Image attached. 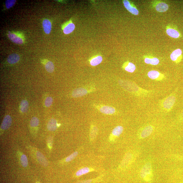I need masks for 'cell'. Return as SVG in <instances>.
I'll return each mask as SVG.
<instances>
[{"instance_id": "cell-1", "label": "cell", "mask_w": 183, "mask_h": 183, "mask_svg": "<svg viewBox=\"0 0 183 183\" xmlns=\"http://www.w3.org/2000/svg\"><path fill=\"white\" fill-rule=\"evenodd\" d=\"M119 84L123 88L135 96L145 97L152 94L153 91L142 88L133 82L121 80Z\"/></svg>"}, {"instance_id": "cell-2", "label": "cell", "mask_w": 183, "mask_h": 183, "mask_svg": "<svg viewBox=\"0 0 183 183\" xmlns=\"http://www.w3.org/2000/svg\"><path fill=\"white\" fill-rule=\"evenodd\" d=\"M176 100L175 95L172 94L162 101L160 104L161 107L163 110L169 112L174 107Z\"/></svg>"}, {"instance_id": "cell-3", "label": "cell", "mask_w": 183, "mask_h": 183, "mask_svg": "<svg viewBox=\"0 0 183 183\" xmlns=\"http://www.w3.org/2000/svg\"><path fill=\"white\" fill-rule=\"evenodd\" d=\"M140 176L145 181H149L152 180L153 173L151 163H147L143 167L140 172Z\"/></svg>"}, {"instance_id": "cell-4", "label": "cell", "mask_w": 183, "mask_h": 183, "mask_svg": "<svg viewBox=\"0 0 183 183\" xmlns=\"http://www.w3.org/2000/svg\"><path fill=\"white\" fill-rule=\"evenodd\" d=\"M7 35L12 42L17 44H22L25 42V38L23 34L18 32H10L9 31Z\"/></svg>"}, {"instance_id": "cell-5", "label": "cell", "mask_w": 183, "mask_h": 183, "mask_svg": "<svg viewBox=\"0 0 183 183\" xmlns=\"http://www.w3.org/2000/svg\"><path fill=\"white\" fill-rule=\"evenodd\" d=\"M147 75L150 79L157 81H163L166 78V77L163 74L156 70H151L148 72Z\"/></svg>"}, {"instance_id": "cell-6", "label": "cell", "mask_w": 183, "mask_h": 183, "mask_svg": "<svg viewBox=\"0 0 183 183\" xmlns=\"http://www.w3.org/2000/svg\"><path fill=\"white\" fill-rule=\"evenodd\" d=\"M166 33L169 36L174 38H179L181 36V34L175 26H167Z\"/></svg>"}, {"instance_id": "cell-7", "label": "cell", "mask_w": 183, "mask_h": 183, "mask_svg": "<svg viewBox=\"0 0 183 183\" xmlns=\"http://www.w3.org/2000/svg\"><path fill=\"white\" fill-rule=\"evenodd\" d=\"M182 58V52L180 49L175 50L170 55L171 60L177 64L181 62Z\"/></svg>"}, {"instance_id": "cell-8", "label": "cell", "mask_w": 183, "mask_h": 183, "mask_svg": "<svg viewBox=\"0 0 183 183\" xmlns=\"http://www.w3.org/2000/svg\"><path fill=\"white\" fill-rule=\"evenodd\" d=\"M123 3L124 7L132 14L135 15L139 14V12L134 5L127 0H124Z\"/></svg>"}, {"instance_id": "cell-9", "label": "cell", "mask_w": 183, "mask_h": 183, "mask_svg": "<svg viewBox=\"0 0 183 183\" xmlns=\"http://www.w3.org/2000/svg\"><path fill=\"white\" fill-rule=\"evenodd\" d=\"M154 130V127L151 125H148L146 126L142 130L140 136L142 139H145L152 134Z\"/></svg>"}, {"instance_id": "cell-10", "label": "cell", "mask_w": 183, "mask_h": 183, "mask_svg": "<svg viewBox=\"0 0 183 183\" xmlns=\"http://www.w3.org/2000/svg\"><path fill=\"white\" fill-rule=\"evenodd\" d=\"M75 28L74 24L70 21L66 23L63 26L62 29L63 32L65 34H68L73 32Z\"/></svg>"}, {"instance_id": "cell-11", "label": "cell", "mask_w": 183, "mask_h": 183, "mask_svg": "<svg viewBox=\"0 0 183 183\" xmlns=\"http://www.w3.org/2000/svg\"><path fill=\"white\" fill-rule=\"evenodd\" d=\"M155 7L156 10L160 12H165L169 9L168 5L163 2H158L156 4Z\"/></svg>"}, {"instance_id": "cell-12", "label": "cell", "mask_w": 183, "mask_h": 183, "mask_svg": "<svg viewBox=\"0 0 183 183\" xmlns=\"http://www.w3.org/2000/svg\"><path fill=\"white\" fill-rule=\"evenodd\" d=\"M88 93L87 90L83 88H78L74 90L72 93V96L74 98H78L84 96Z\"/></svg>"}, {"instance_id": "cell-13", "label": "cell", "mask_w": 183, "mask_h": 183, "mask_svg": "<svg viewBox=\"0 0 183 183\" xmlns=\"http://www.w3.org/2000/svg\"><path fill=\"white\" fill-rule=\"evenodd\" d=\"M12 118L9 115L5 116L1 126V129L6 130L9 128L12 124Z\"/></svg>"}, {"instance_id": "cell-14", "label": "cell", "mask_w": 183, "mask_h": 183, "mask_svg": "<svg viewBox=\"0 0 183 183\" xmlns=\"http://www.w3.org/2000/svg\"><path fill=\"white\" fill-rule=\"evenodd\" d=\"M36 155L37 160L41 165L44 166H48V161L41 153L37 151L36 152Z\"/></svg>"}, {"instance_id": "cell-15", "label": "cell", "mask_w": 183, "mask_h": 183, "mask_svg": "<svg viewBox=\"0 0 183 183\" xmlns=\"http://www.w3.org/2000/svg\"><path fill=\"white\" fill-rule=\"evenodd\" d=\"M144 62L147 64L156 66L160 63L158 58L151 56H146L145 57Z\"/></svg>"}, {"instance_id": "cell-16", "label": "cell", "mask_w": 183, "mask_h": 183, "mask_svg": "<svg viewBox=\"0 0 183 183\" xmlns=\"http://www.w3.org/2000/svg\"><path fill=\"white\" fill-rule=\"evenodd\" d=\"M42 26L44 32L46 34H49L50 33L52 29V24L50 21L47 19H44L42 22Z\"/></svg>"}, {"instance_id": "cell-17", "label": "cell", "mask_w": 183, "mask_h": 183, "mask_svg": "<svg viewBox=\"0 0 183 183\" xmlns=\"http://www.w3.org/2000/svg\"><path fill=\"white\" fill-rule=\"evenodd\" d=\"M99 110L101 112L105 114H113L116 112L114 108L108 106H102L100 108Z\"/></svg>"}, {"instance_id": "cell-18", "label": "cell", "mask_w": 183, "mask_h": 183, "mask_svg": "<svg viewBox=\"0 0 183 183\" xmlns=\"http://www.w3.org/2000/svg\"><path fill=\"white\" fill-rule=\"evenodd\" d=\"M124 69L128 72L133 73L136 69V66L132 63L130 62H126L124 63L123 66Z\"/></svg>"}, {"instance_id": "cell-19", "label": "cell", "mask_w": 183, "mask_h": 183, "mask_svg": "<svg viewBox=\"0 0 183 183\" xmlns=\"http://www.w3.org/2000/svg\"><path fill=\"white\" fill-rule=\"evenodd\" d=\"M20 57L19 55L13 53L10 54L7 58V62L10 64H14L19 62Z\"/></svg>"}, {"instance_id": "cell-20", "label": "cell", "mask_w": 183, "mask_h": 183, "mask_svg": "<svg viewBox=\"0 0 183 183\" xmlns=\"http://www.w3.org/2000/svg\"><path fill=\"white\" fill-rule=\"evenodd\" d=\"M57 124L55 119L52 118L49 121L47 125V128L50 131H54L57 129Z\"/></svg>"}, {"instance_id": "cell-21", "label": "cell", "mask_w": 183, "mask_h": 183, "mask_svg": "<svg viewBox=\"0 0 183 183\" xmlns=\"http://www.w3.org/2000/svg\"><path fill=\"white\" fill-rule=\"evenodd\" d=\"M45 61L46 63H44V66L46 71L49 73H52L54 69L53 63L49 60H45Z\"/></svg>"}, {"instance_id": "cell-22", "label": "cell", "mask_w": 183, "mask_h": 183, "mask_svg": "<svg viewBox=\"0 0 183 183\" xmlns=\"http://www.w3.org/2000/svg\"><path fill=\"white\" fill-rule=\"evenodd\" d=\"M132 158V156L131 153H128L126 154L122 161L121 165L122 168H124L128 166Z\"/></svg>"}, {"instance_id": "cell-23", "label": "cell", "mask_w": 183, "mask_h": 183, "mask_svg": "<svg viewBox=\"0 0 183 183\" xmlns=\"http://www.w3.org/2000/svg\"><path fill=\"white\" fill-rule=\"evenodd\" d=\"M124 130L123 127L121 126H118L114 128L112 132L113 136L116 137H119L122 133Z\"/></svg>"}, {"instance_id": "cell-24", "label": "cell", "mask_w": 183, "mask_h": 183, "mask_svg": "<svg viewBox=\"0 0 183 183\" xmlns=\"http://www.w3.org/2000/svg\"><path fill=\"white\" fill-rule=\"evenodd\" d=\"M102 61V58L100 56L95 57L90 61V64L92 66H96L100 64Z\"/></svg>"}, {"instance_id": "cell-25", "label": "cell", "mask_w": 183, "mask_h": 183, "mask_svg": "<svg viewBox=\"0 0 183 183\" xmlns=\"http://www.w3.org/2000/svg\"><path fill=\"white\" fill-rule=\"evenodd\" d=\"M29 107V103L27 100H23L21 102L20 104V110L22 113L27 112Z\"/></svg>"}, {"instance_id": "cell-26", "label": "cell", "mask_w": 183, "mask_h": 183, "mask_svg": "<svg viewBox=\"0 0 183 183\" xmlns=\"http://www.w3.org/2000/svg\"><path fill=\"white\" fill-rule=\"evenodd\" d=\"M90 171V168H87V167H86V168H82L77 172L76 175L77 176H81L84 174L89 173Z\"/></svg>"}, {"instance_id": "cell-27", "label": "cell", "mask_w": 183, "mask_h": 183, "mask_svg": "<svg viewBox=\"0 0 183 183\" xmlns=\"http://www.w3.org/2000/svg\"><path fill=\"white\" fill-rule=\"evenodd\" d=\"M97 131L98 130L96 127L93 126L92 127L90 133V138L91 140H93L96 137Z\"/></svg>"}, {"instance_id": "cell-28", "label": "cell", "mask_w": 183, "mask_h": 183, "mask_svg": "<svg viewBox=\"0 0 183 183\" xmlns=\"http://www.w3.org/2000/svg\"><path fill=\"white\" fill-rule=\"evenodd\" d=\"M21 164L23 167L26 168L28 165V160L25 154H23L20 158Z\"/></svg>"}, {"instance_id": "cell-29", "label": "cell", "mask_w": 183, "mask_h": 183, "mask_svg": "<svg viewBox=\"0 0 183 183\" xmlns=\"http://www.w3.org/2000/svg\"><path fill=\"white\" fill-rule=\"evenodd\" d=\"M39 121L38 119L36 117H33L31 119L30 122V125L32 127H36L39 125Z\"/></svg>"}, {"instance_id": "cell-30", "label": "cell", "mask_w": 183, "mask_h": 183, "mask_svg": "<svg viewBox=\"0 0 183 183\" xmlns=\"http://www.w3.org/2000/svg\"><path fill=\"white\" fill-rule=\"evenodd\" d=\"M16 2V0H7L5 2V5L7 8L9 9L12 7Z\"/></svg>"}, {"instance_id": "cell-31", "label": "cell", "mask_w": 183, "mask_h": 183, "mask_svg": "<svg viewBox=\"0 0 183 183\" xmlns=\"http://www.w3.org/2000/svg\"><path fill=\"white\" fill-rule=\"evenodd\" d=\"M78 154V152H75L71 154L66 159L65 161L66 162H69L74 160V158H76Z\"/></svg>"}, {"instance_id": "cell-32", "label": "cell", "mask_w": 183, "mask_h": 183, "mask_svg": "<svg viewBox=\"0 0 183 183\" xmlns=\"http://www.w3.org/2000/svg\"><path fill=\"white\" fill-rule=\"evenodd\" d=\"M53 102V99L51 97H47L45 101V105L47 107L51 105Z\"/></svg>"}, {"instance_id": "cell-33", "label": "cell", "mask_w": 183, "mask_h": 183, "mask_svg": "<svg viewBox=\"0 0 183 183\" xmlns=\"http://www.w3.org/2000/svg\"><path fill=\"white\" fill-rule=\"evenodd\" d=\"M181 116H182V118H183V112H182V114H181Z\"/></svg>"}, {"instance_id": "cell-34", "label": "cell", "mask_w": 183, "mask_h": 183, "mask_svg": "<svg viewBox=\"0 0 183 183\" xmlns=\"http://www.w3.org/2000/svg\"><path fill=\"white\" fill-rule=\"evenodd\" d=\"M182 183H183V182Z\"/></svg>"}]
</instances>
